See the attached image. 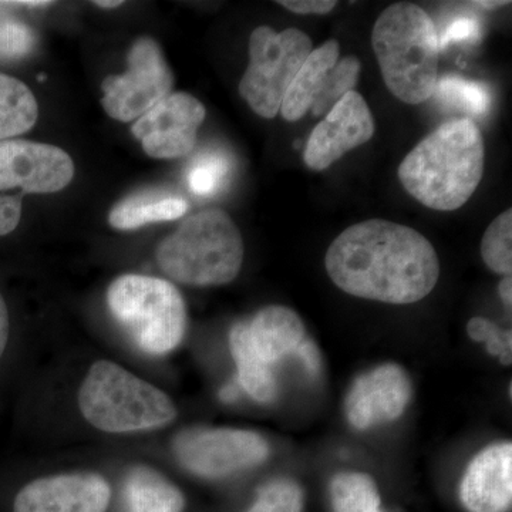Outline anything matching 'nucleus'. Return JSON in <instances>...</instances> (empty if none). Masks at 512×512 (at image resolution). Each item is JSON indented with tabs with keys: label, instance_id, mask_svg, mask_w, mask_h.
I'll use <instances>...</instances> for the list:
<instances>
[{
	"label": "nucleus",
	"instance_id": "nucleus-1",
	"mask_svg": "<svg viewBox=\"0 0 512 512\" xmlns=\"http://www.w3.org/2000/svg\"><path fill=\"white\" fill-rule=\"evenodd\" d=\"M333 284L356 298L409 305L439 282L440 261L416 229L386 220L352 225L330 245L325 258Z\"/></svg>",
	"mask_w": 512,
	"mask_h": 512
},
{
	"label": "nucleus",
	"instance_id": "nucleus-2",
	"mask_svg": "<svg viewBox=\"0 0 512 512\" xmlns=\"http://www.w3.org/2000/svg\"><path fill=\"white\" fill-rule=\"evenodd\" d=\"M485 146L471 119H451L423 138L399 168L404 190L436 211H454L483 180Z\"/></svg>",
	"mask_w": 512,
	"mask_h": 512
},
{
	"label": "nucleus",
	"instance_id": "nucleus-3",
	"mask_svg": "<svg viewBox=\"0 0 512 512\" xmlns=\"http://www.w3.org/2000/svg\"><path fill=\"white\" fill-rule=\"evenodd\" d=\"M384 84L407 104L431 99L439 80V30L426 10L413 3L384 9L372 32Z\"/></svg>",
	"mask_w": 512,
	"mask_h": 512
},
{
	"label": "nucleus",
	"instance_id": "nucleus-4",
	"mask_svg": "<svg viewBox=\"0 0 512 512\" xmlns=\"http://www.w3.org/2000/svg\"><path fill=\"white\" fill-rule=\"evenodd\" d=\"M168 278L192 286H220L237 278L244 262V241L225 211L191 215L157 249Z\"/></svg>",
	"mask_w": 512,
	"mask_h": 512
},
{
	"label": "nucleus",
	"instance_id": "nucleus-5",
	"mask_svg": "<svg viewBox=\"0 0 512 512\" xmlns=\"http://www.w3.org/2000/svg\"><path fill=\"white\" fill-rule=\"evenodd\" d=\"M84 419L106 433L167 426L177 416L170 397L109 360L90 367L79 392Z\"/></svg>",
	"mask_w": 512,
	"mask_h": 512
},
{
	"label": "nucleus",
	"instance_id": "nucleus-6",
	"mask_svg": "<svg viewBox=\"0 0 512 512\" xmlns=\"http://www.w3.org/2000/svg\"><path fill=\"white\" fill-rule=\"evenodd\" d=\"M113 318L148 355L173 352L187 330V308L180 291L165 279L123 275L109 286Z\"/></svg>",
	"mask_w": 512,
	"mask_h": 512
},
{
	"label": "nucleus",
	"instance_id": "nucleus-7",
	"mask_svg": "<svg viewBox=\"0 0 512 512\" xmlns=\"http://www.w3.org/2000/svg\"><path fill=\"white\" fill-rule=\"evenodd\" d=\"M313 50L311 37L289 28L275 32L259 26L249 39V64L239 93L264 119H275L296 74Z\"/></svg>",
	"mask_w": 512,
	"mask_h": 512
},
{
	"label": "nucleus",
	"instance_id": "nucleus-8",
	"mask_svg": "<svg viewBox=\"0 0 512 512\" xmlns=\"http://www.w3.org/2000/svg\"><path fill=\"white\" fill-rule=\"evenodd\" d=\"M128 70L109 76L101 84L104 110L111 119L138 120L170 96L174 77L156 40L141 37L128 53Z\"/></svg>",
	"mask_w": 512,
	"mask_h": 512
},
{
	"label": "nucleus",
	"instance_id": "nucleus-9",
	"mask_svg": "<svg viewBox=\"0 0 512 512\" xmlns=\"http://www.w3.org/2000/svg\"><path fill=\"white\" fill-rule=\"evenodd\" d=\"M174 451L191 473L220 478L258 466L268 457L269 447L252 431L191 429L178 434Z\"/></svg>",
	"mask_w": 512,
	"mask_h": 512
},
{
	"label": "nucleus",
	"instance_id": "nucleus-10",
	"mask_svg": "<svg viewBox=\"0 0 512 512\" xmlns=\"http://www.w3.org/2000/svg\"><path fill=\"white\" fill-rule=\"evenodd\" d=\"M207 111L197 97L171 93L133 124L147 156L171 160L188 156L197 144L198 130Z\"/></svg>",
	"mask_w": 512,
	"mask_h": 512
},
{
	"label": "nucleus",
	"instance_id": "nucleus-11",
	"mask_svg": "<svg viewBox=\"0 0 512 512\" xmlns=\"http://www.w3.org/2000/svg\"><path fill=\"white\" fill-rule=\"evenodd\" d=\"M74 164L62 148L26 140L0 141V190L52 194L72 183Z\"/></svg>",
	"mask_w": 512,
	"mask_h": 512
},
{
	"label": "nucleus",
	"instance_id": "nucleus-12",
	"mask_svg": "<svg viewBox=\"0 0 512 512\" xmlns=\"http://www.w3.org/2000/svg\"><path fill=\"white\" fill-rule=\"evenodd\" d=\"M375 134V120L362 94H345L313 128L303 161L313 171H323L349 151L366 144Z\"/></svg>",
	"mask_w": 512,
	"mask_h": 512
},
{
	"label": "nucleus",
	"instance_id": "nucleus-13",
	"mask_svg": "<svg viewBox=\"0 0 512 512\" xmlns=\"http://www.w3.org/2000/svg\"><path fill=\"white\" fill-rule=\"evenodd\" d=\"M110 498V485L99 474H63L22 488L13 512H106Z\"/></svg>",
	"mask_w": 512,
	"mask_h": 512
},
{
	"label": "nucleus",
	"instance_id": "nucleus-14",
	"mask_svg": "<svg viewBox=\"0 0 512 512\" xmlns=\"http://www.w3.org/2000/svg\"><path fill=\"white\" fill-rule=\"evenodd\" d=\"M412 397V384L397 365H383L356 380L346 399L349 423L357 430L399 419Z\"/></svg>",
	"mask_w": 512,
	"mask_h": 512
},
{
	"label": "nucleus",
	"instance_id": "nucleus-15",
	"mask_svg": "<svg viewBox=\"0 0 512 512\" xmlns=\"http://www.w3.org/2000/svg\"><path fill=\"white\" fill-rule=\"evenodd\" d=\"M460 497L470 512H507L512 503V444L485 448L471 461Z\"/></svg>",
	"mask_w": 512,
	"mask_h": 512
},
{
	"label": "nucleus",
	"instance_id": "nucleus-16",
	"mask_svg": "<svg viewBox=\"0 0 512 512\" xmlns=\"http://www.w3.org/2000/svg\"><path fill=\"white\" fill-rule=\"evenodd\" d=\"M245 323L256 355L271 367L286 356L295 355L306 338L302 319L286 306H266Z\"/></svg>",
	"mask_w": 512,
	"mask_h": 512
},
{
	"label": "nucleus",
	"instance_id": "nucleus-17",
	"mask_svg": "<svg viewBox=\"0 0 512 512\" xmlns=\"http://www.w3.org/2000/svg\"><path fill=\"white\" fill-rule=\"evenodd\" d=\"M339 56L340 46L336 40H329L325 45L312 50L293 79L282 103L281 114L285 120H301L312 109L313 103L322 93L329 73L338 64Z\"/></svg>",
	"mask_w": 512,
	"mask_h": 512
},
{
	"label": "nucleus",
	"instance_id": "nucleus-18",
	"mask_svg": "<svg viewBox=\"0 0 512 512\" xmlns=\"http://www.w3.org/2000/svg\"><path fill=\"white\" fill-rule=\"evenodd\" d=\"M187 200L163 188L137 191L114 205L109 215L111 227L128 231L154 222L175 221L188 211Z\"/></svg>",
	"mask_w": 512,
	"mask_h": 512
},
{
	"label": "nucleus",
	"instance_id": "nucleus-19",
	"mask_svg": "<svg viewBox=\"0 0 512 512\" xmlns=\"http://www.w3.org/2000/svg\"><path fill=\"white\" fill-rule=\"evenodd\" d=\"M184 495L148 467H134L124 478L120 512H183Z\"/></svg>",
	"mask_w": 512,
	"mask_h": 512
},
{
	"label": "nucleus",
	"instance_id": "nucleus-20",
	"mask_svg": "<svg viewBox=\"0 0 512 512\" xmlns=\"http://www.w3.org/2000/svg\"><path fill=\"white\" fill-rule=\"evenodd\" d=\"M229 346L238 367V383L256 402L269 403L278 394L272 367L259 359L249 342L247 323L238 322L229 333Z\"/></svg>",
	"mask_w": 512,
	"mask_h": 512
},
{
	"label": "nucleus",
	"instance_id": "nucleus-21",
	"mask_svg": "<svg viewBox=\"0 0 512 512\" xmlns=\"http://www.w3.org/2000/svg\"><path fill=\"white\" fill-rule=\"evenodd\" d=\"M39 106L25 83L0 73V141L12 140L35 127Z\"/></svg>",
	"mask_w": 512,
	"mask_h": 512
},
{
	"label": "nucleus",
	"instance_id": "nucleus-22",
	"mask_svg": "<svg viewBox=\"0 0 512 512\" xmlns=\"http://www.w3.org/2000/svg\"><path fill=\"white\" fill-rule=\"evenodd\" d=\"M234 163L220 148H207L192 157L185 170V183L197 197H214L229 184Z\"/></svg>",
	"mask_w": 512,
	"mask_h": 512
},
{
	"label": "nucleus",
	"instance_id": "nucleus-23",
	"mask_svg": "<svg viewBox=\"0 0 512 512\" xmlns=\"http://www.w3.org/2000/svg\"><path fill=\"white\" fill-rule=\"evenodd\" d=\"M335 512H380V497L372 478L360 473H340L330 484Z\"/></svg>",
	"mask_w": 512,
	"mask_h": 512
},
{
	"label": "nucleus",
	"instance_id": "nucleus-24",
	"mask_svg": "<svg viewBox=\"0 0 512 512\" xmlns=\"http://www.w3.org/2000/svg\"><path fill=\"white\" fill-rule=\"evenodd\" d=\"M433 97L447 107L464 111L471 116L487 114L491 106L490 90L483 83L458 76H443L437 80Z\"/></svg>",
	"mask_w": 512,
	"mask_h": 512
},
{
	"label": "nucleus",
	"instance_id": "nucleus-25",
	"mask_svg": "<svg viewBox=\"0 0 512 512\" xmlns=\"http://www.w3.org/2000/svg\"><path fill=\"white\" fill-rule=\"evenodd\" d=\"M481 256L495 274L511 276L512 272V211L498 215L485 231Z\"/></svg>",
	"mask_w": 512,
	"mask_h": 512
},
{
	"label": "nucleus",
	"instance_id": "nucleus-26",
	"mask_svg": "<svg viewBox=\"0 0 512 512\" xmlns=\"http://www.w3.org/2000/svg\"><path fill=\"white\" fill-rule=\"evenodd\" d=\"M360 62L355 56H348L339 60L333 67L323 86L322 93L312 106L315 117L326 116L345 94L355 92L357 80H359Z\"/></svg>",
	"mask_w": 512,
	"mask_h": 512
},
{
	"label": "nucleus",
	"instance_id": "nucleus-27",
	"mask_svg": "<svg viewBox=\"0 0 512 512\" xmlns=\"http://www.w3.org/2000/svg\"><path fill=\"white\" fill-rule=\"evenodd\" d=\"M248 512H302V491L289 480H275L259 490Z\"/></svg>",
	"mask_w": 512,
	"mask_h": 512
},
{
	"label": "nucleus",
	"instance_id": "nucleus-28",
	"mask_svg": "<svg viewBox=\"0 0 512 512\" xmlns=\"http://www.w3.org/2000/svg\"><path fill=\"white\" fill-rule=\"evenodd\" d=\"M36 46V36L25 23L0 13V59H20Z\"/></svg>",
	"mask_w": 512,
	"mask_h": 512
},
{
	"label": "nucleus",
	"instance_id": "nucleus-29",
	"mask_svg": "<svg viewBox=\"0 0 512 512\" xmlns=\"http://www.w3.org/2000/svg\"><path fill=\"white\" fill-rule=\"evenodd\" d=\"M468 335L476 342H485L488 352L500 356L504 365H511V330L504 332L484 318H473L468 322Z\"/></svg>",
	"mask_w": 512,
	"mask_h": 512
},
{
	"label": "nucleus",
	"instance_id": "nucleus-30",
	"mask_svg": "<svg viewBox=\"0 0 512 512\" xmlns=\"http://www.w3.org/2000/svg\"><path fill=\"white\" fill-rule=\"evenodd\" d=\"M483 39V23L477 16H458L457 19L451 20L443 33L439 35V47L453 45V43H478Z\"/></svg>",
	"mask_w": 512,
	"mask_h": 512
},
{
	"label": "nucleus",
	"instance_id": "nucleus-31",
	"mask_svg": "<svg viewBox=\"0 0 512 512\" xmlns=\"http://www.w3.org/2000/svg\"><path fill=\"white\" fill-rule=\"evenodd\" d=\"M22 194L0 195V237L18 228L22 218Z\"/></svg>",
	"mask_w": 512,
	"mask_h": 512
},
{
	"label": "nucleus",
	"instance_id": "nucleus-32",
	"mask_svg": "<svg viewBox=\"0 0 512 512\" xmlns=\"http://www.w3.org/2000/svg\"><path fill=\"white\" fill-rule=\"evenodd\" d=\"M278 3L298 15H328L338 5L335 0H281Z\"/></svg>",
	"mask_w": 512,
	"mask_h": 512
},
{
	"label": "nucleus",
	"instance_id": "nucleus-33",
	"mask_svg": "<svg viewBox=\"0 0 512 512\" xmlns=\"http://www.w3.org/2000/svg\"><path fill=\"white\" fill-rule=\"evenodd\" d=\"M295 356L301 359L309 375L318 376L322 372V357H320L318 346L308 336L299 345V348L296 349Z\"/></svg>",
	"mask_w": 512,
	"mask_h": 512
},
{
	"label": "nucleus",
	"instance_id": "nucleus-34",
	"mask_svg": "<svg viewBox=\"0 0 512 512\" xmlns=\"http://www.w3.org/2000/svg\"><path fill=\"white\" fill-rule=\"evenodd\" d=\"M9 339V313L6 303L0 295V356L5 352Z\"/></svg>",
	"mask_w": 512,
	"mask_h": 512
},
{
	"label": "nucleus",
	"instance_id": "nucleus-35",
	"mask_svg": "<svg viewBox=\"0 0 512 512\" xmlns=\"http://www.w3.org/2000/svg\"><path fill=\"white\" fill-rule=\"evenodd\" d=\"M239 389H241V386L238 382H231L222 387L220 392L222 402L234 403L239 397Z\"/></svg>",
	"mask_w": 512,
	"mask_h": 512
},
{
	"label": "nucleus",
	"instance_id": "nucleus-36",
	"mask_svg": "<svg viewBox=\"0 0 512 512\" xmlns=\"http://www.w3.org/2000/svg\"><path fill=\"white\" fill-rule=\"evenodd\" d=\"M498 292H500L501 299H503L504 305L511 308L512 302V279L511 276H505L503 281L498 286Z\"/></svg>",
	"mask_w": 512,
	"mask_h": 512
},
{
	"label": "nucleus",
	"instance_id": "nucleus-37",
	"mask_svg": "<svg viewBox=\"0 0 512 512\" xmlns=\"http://www.w3.org/2000/svg\"><path fill=\"white\" fill-rule=\"evenodd\" d=\"M474 6H480V8L487 9V10H494L498 8H503L505 5H510V2H474Z\"/></svg>",
	"mask_w": 512,
	"mask_h": 512
},
{
	"label": "nucleus",
	"instance_id": "nucleus-38",
	"mask_svg": "<svg viewBox=\"0 0 512 512\" xmlns=\"http://www.w3.org/2000/svg\"><path fill=\"white\" fill-rule=\"evenodd\" d=\"M94 3H96V6H100V8H117V6L121 5V2H116V0H114V2H99V0H97V2Z\"/></svg>",
	"mask_w": 512,
	"mask_h": 512
}]
</instances>
